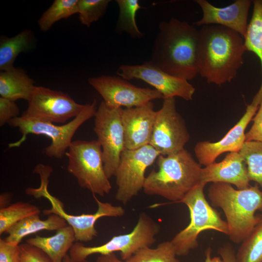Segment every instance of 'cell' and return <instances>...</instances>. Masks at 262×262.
I'll return each mask as SVG.
<instances>
[{"instance_id": "1", "label": "cell", "mask_w": 262, "mask_h": 262, "mask_svg": "<svg viewBox=\"0 0 262 262\" xmlns=\"http://www.w3.org/2000/svg\"><path fill=\"white\" fill-rule=\"evenodd\" d=\"M149 60L173 76L190 81L198 74L199 30L186 21H162Z\"/></svg>"}, {"instance_id": "2", "label": "cell", "mask_w": 262, "mask_h": 262, "mask_svg": "<svg viewBox=\"0 0 262 262\" xmlns=\"http://www.w3.org/2000/svg\"><path fill=\"white\" fill-rule=\"evenodd\" d=\"M246 49L238 33L217 25L199 30L198 74L209 83L230 82L244 63Z\"/></svg>"}, {"instance_id": "3", "label": "cell", "mask_w": 262, "mask_h": 262, "mask_svg": "<svg viewBox=\"0 0 262 262\" xmlns=\"http://www.w3.org/2000/svg\"><path fill=\"white\" fill-rule=\"evenodd\" d=\"M208 197L211 205L223 211L228 226L229 240L242 243L262 217L256 216L262 212V190L257 184L243 189H236L231 184L213 183L209 187Z\"/></svg>"}, {"instance_id": "4", "label": "cell", "mask_w": 262, "mask_h": 262, "mask_svg": "<svg viewBox=\"0 0 262 262\" xmlns=\"http://www.w3.org/2000/svg\"><path fill=\"white\" fill-rule=\"evenodd\" d=\"M156 163L158 170L153 169L146 178L143 189L146 195L179 202L201 182L200 164L185 149L160 155Z\"/></svg>"}, {"instance_id": "5", "label": "cell", "mask_w": 262, "mask_h": 262, "mask_svg": "<svg viewBox=\"0 0 262 262\" xmlns=\"http://www.w3.org/2000/svg\"><path fill=\"white\" fill-rule=\"evenodd\" d=\"M97 100L85 104L83 110L70 122L58 126L53 123L22 115L13 118L9 125L17 128L22 134L17 141L9 144V148L19 147L28 134L44 135L51 139V143L44 149V153L50 158L62 159L72 143V138L80 126L94 117L96 113Z\"/></svg>"}, {"instance_id": "6", "label": "cell", "mask_w": 262, "mask_h": 262, "mask_svg": "<svg viewBox=\"0 0 262 262\" xmlns=\"http://www.w3.org/2000/svg\"><path fill=\"white\" fill-rule=\"evenodd\" d=\"M206 184L200 182L191 189L179 202L188 207L190 221L188 226L171 240L177 256H186L198 246L199 234L206 230L215 231L228 235L227 222L213 208L206 199L204 188Z\"/></svg>"}, {"instance_id": "7", "label": "cell", "mask_w": 262, "mask_h": 262, "mask_svg": "<svg viewBox=\"0 0 262 262\" xmlns=\"http://www.w3.org/2000/svg\"><path fill=\"white\" fill-rule=\"evenodd\" d=\"M67 150V169L76 178L79 185L93 195L103 197L108 194L112 186L105 171L101 147L98 141L75 140Z\"/></svg>"}, {"instance_id": "8", "label": "cell", "mask_w": 262, "mask_h": 262, "mask_svg": "<svg viewBox=\"0 0 262 262\" xmlns=\"http://www.w3.org/2000/svg\"><path fill=\"white\" fill-rule=\"evenodd\" d=\"M160 227L146 213L140 214L137 223L129 233L113 236L107 242L94 246H87L82 242L74 243L69 255L76 262H86L93 254L106 255L119 252L121 259L126 261L136 252L145 247H151L156 241Z\"/></svg>"}, {"instance_id": "9", "label": "cell", "mask_w": 262, "mask_h": 262, "mask_svg": "<svg viewBox=\"0 0 262 262\" xmlns=\"http://www.w3.org/2000/svg\"><path fill=\"white\" fill-rule=\"evenodd\" d=\"M49 182L41 183L37 188H29L28 194L35 198L44 197L50 202L51 208L43 211L45 215L54 213L64 218L74 230L76 241L87 242L92 241L98 234L95 225L97 221L103 217H118L125 214V210L120 206H115L109 202H103L95 196L93 197L98 205L97 211L92 214L72 215L66 212L63 203L52 196L48 189Z\"/></svg>"}, {"instance_id": "10", "label": "cell", "mask_w": 262, "mask_h": 262, "mask_svg": "<svg viewBox=\"0 0 262 262\" xmlns=\"http://www.w3.org/2000/svg\"><path fill=\"white\" fill-rule=\"evenodd\" d=\"M160 155L149 144L136 149H124L115 176L117 201L126 204L143 189L146 169Z\"/></svg>"}, {"instance_id": "11", "label": "cell", "mask_w": 262, "mask_h": 262, "mask_svg": "<svg viewBox=\"0 0 262 262\" xmlns=\"http://www.w3.org/2000/svg\"><path fill=\"white\" fill-rule=\"evenodd\" d=\"M122 109L110 108L102 101L94 116V131L101 147L104 169L109 179L115 176L125 149Z\"/></svg>"}, {"instance_id": "12", "label": "cell", "mask_w": 262, "mask_h": 262, "mask_svg": "<svg viewBox=\"0 0 262 262\" xmlns=\"http://www.w3.org/2000/svg\"><path fill=\"white\" fill-rule=\"evenodd\" d=\"M190 138L185 122L176 109L175 98H164L156 112L149 145L160 155H166L183 149Z\"/></svg>"}, {"instance_id": "13", "label": "cell", "mask_w": 262, "mask_h": 262, "mask_svg": "<svg viewBox=\"0 0 262 262\" xmlns=\"http://www.w3.org/2000/svg\"><path fill=\"white\" fill-rule=\"evenodd\" d=\"M28 103L22 115L62 124L76 117L85 106L76 102L67 94L42 86H35Z\"/></svg>"}, {"instance_id": "14", "label": "cell", "mask_w": 262, "mask_h": 262, "mask_svg": "<svg viewBox=\"0 0 262 262\" xmlns=\"http://www.w3.org/2000/svg\"><path fill=\"white\" fill-rule=\"evenodd\" d=\"M88 83L110 108L134 107L152 100L164 98L163 95L157 90L137 87L118 76L91 77L88 79Z\"/></svg>"}, {"instance_id": "15", "label": "cell", "mask_w": 262, "mask_h": 262, "mask_svg": "<svg viewBox=\"0 0 262 262\" xmlns=\"http://www.w3.org/2000/svg\"><path fill=\"white\" fill-rule=\"evenodd\" d=\"M116 74L127 81L137 79L147 82L160 92L164 98L178 97L191 100L195 92V87L188 81L168 74L149 61L141 65H122Z\"/></svg>"}, {"instance_id": "16", "label": "cell", "mask_w": 262, "mask_h": 262, "mask_svg": "<svg viewBox=\"0 0 262 262\" xmlns=\"http://www.w3.org/2000/svg\"><path fill=\"white\" fill-rule=\"evenodd\" d=\"M258 108L259 106L251 103L247 105L239 121L220 140L215 142H197L194 151L198 163L206 166L215 162L216 159L223 153L239 152L246 142L245 130Z\"/></svg>"}, {"instance_id": "17", "label": "cell", "mask_w": 262, "mask_h": 262, "mask_svg": "<svg viewBox=\"0 0 262 262\" xmlns=\"http://www.w3.org/2000/svg\"><path fill=\"white\" fill-rule=\"evenodd\" d=\"M202 11V18L193 23L197 26L217 25L231 29L244 37L247 28V18L252 3L250 0H237L224 7H218L206 0H196Z\"/></svg>"}, {"instance_id": "18", "label": "cell", "mask_w": 262, "mask_h": 262, "mask_svg": "<svg viewBox=\"0 0 262 262\" xmlns=\"http://www.w3.org/2000/svg\"><path fill=\"white\" fill-rule=\"evenodd\" d=\"M156 112L151 101L137 107L122 108L121 117L125 148L136 149L149 144Z\"/></svg>"}, {"instance_id": "19", "label": "cell", "mask_w": 262, "mask_h": 262, "mask_svg": "<svg viewBox=\"0 0 262 262\" xmlns=\"http://www.w3.org/2000/svg\"><path fill=\"white\" fill-rule=\"evenodd\" d=\"M201 182L206 184L226 183L235 185L238 189L250 186L247 166L239 152H229L221 162L202 168Z\"/></svg>"}, {"instance_id": "20", "label": "cell", "mask_w": 262, "mask_h": 262, "mask_svg": "<svg viewBox=\"0 0 262 262\" xmlns=\"http://www.w3.org/2000/svg\"><path fill=\"white\" fill-rule=\"evenodd\" d=\"M66 221L59 215L52 213L45 220L39 214L29 216L15 224L5 232L4 239L10 244L18 246L25 237L42 230H58L67 225Z\"/></svg>"}, {"instance_id": "21", "label": "cell", "mask_w": 262, "mask_h": 262, "mask_svg": "<svg viewBox=\"0 0 262 262\" xmlns=\"http://www.w3.org/2000/svg\"><path fill=\"white\" fill-rule=\"evenodd\" d=\"M75 241L76 240L74 230L67 225L57 230L52 236L42 237L37 235L28 239L26 243L42 250L52 262H63Z\"/></svg>"}, {"instance_id": "22", "label": "cell", "mask_w": 262, "mask_h": 262, "mask_svg": "<svg viewBox=\"0 0 262 262\" xmlns=\"http://www.w3.org/2000/svg\"><path fill=\"white\" fill-rule=\"evenodd\" d=\"M35 87L34 81L21 68L14 66L0 72V97L28 101Z\"/></svg>"}, {"instance_id": "23", "label": "cell", "mask_w": 262, "mask_h": 262, "mask_svg": "<svg viewBox=\"0 0 262 262\" xmlns=\"http://www.w3.org/2000/svg\"><path fill=\"white\" fill-rule=\"evenodd\" d=\"M253 4L251 18L244 36L246 51L254 53L259 59L262 69V82L251 104L259 106L262 101V0H252Z\"/></svg>"}, {"instance_id": "24", "label": "cell", "mask_w": 262, "mask_h": 262, "mask_svg": "<svg viewBox=\"0 0 262 262\" xmlns=\"http://www.w3.org/2000/svg\"><path fill=\"white\" fill-rule=\"evenodd\" d=\"M33 33L24 30L12 37L1 36L0 40V70L4 71L14 67V64L18 55L30 48Z\"/></svg>"}, {"instance_id": "25", "label": "cell", "mask_w": 262, "mask_h": 262, "mask_svg": "<svg viewBox=\"0 0 262 262\" xmlns=\"http://www.w3.org/2000/svg\"><path fill=\"white\" fill-rule=\"evenodd\" d=\"M119 8V16L115 31L120 33H128L134 38L143 37L136 21L137 12L142 7L137 0H116Z\"/></svg>"}, {"instance_id": "26", "label": "cell", "mask_w": 262, "mask_h": 262, "mask_svg": "<svg viewBox=\"0 0 262 262\" xmlns=\"http://www.w3.org/2000/svg\"><path fill=\"white\" fill-rule=\"evenodd\" d=\"M78 0H55L38 20L40 30L47 32L59 20L78 14Z\"/></svg>"}, {"instance_id": "27", "label": "cell", "mask_w": 262, "mask_h": 262, "mask_svg": "<svg viewBox=\"0 0 262 262\" xmlns=\"http://www.w3.org/2000/svg\"><path fill=\"white\" fill-rule=\"evenodd\" d=\"M175 247L170 241L160 243L156 247L140 249L125 262H180Z\"/></svg>"}, {"instance_id": "28", "label": "cell", "mask_w": 262, "mask_h": 262, "mask_svg": "<svg viewBox=\"0 0 262 262\" xmlns=\"http://www.w3.org/2000/svg\"><path fill=\"white\" fill-rule=\"evenodd\" d=\"M40 209L35 205L19 201L0 209V234L12 226L33 215L39 214Z\"/></svg>"}, {"instance_id": "29", "label": "cell", "mask_w": 262, "mask_h": 262, "mask_svg": "<svg viewBox=\"0 0 262 262\" xmlns=\"http://www.w3.org/2000/svg\"><path fill=\"white\" fill-rule=\"evenodd\" d=\"M236 258L237 262H262V219L241 243Z\"/></svg>"}, {"instance_id": "30", "label": "cell", "mask_w": 262, "mask_h": 262, "mask_svg": "<svg viewBox=\"0 0 262 262\" xmlns=\"http://www.w3.org/2000/svg\"><path fill=\"white\" fill-rule=\"evenodd\" d=\"M239 153L246 163L250 181L262 190V143L246 141Z\"/></svg>"}, {"instance_id": "31", "label": "cell", "mask_w": 262, "mask_h": 262, "mask_svg": "<svg viewBox=\"0 0 262 262\" xmlns=\"http://www.w3.org/2000/svg\"><path fill=\"white\" fill-rule=\"evenodd\" d=\"M110 0H78V14L81 23L89 27L105 13Z\"/></svg>"}, {"instance_id": "32", "label": "cell", "mask_w": 262, "mask_h": 262, "mask_svg": "<svg viewBox=\"0 0 262 262\" xmlns=\"http://www.w3.org/2000/svg\"><path fill=\"white\" fill-rule=\"evenodd\" d=\"M21 262H52L42 250L27 243L19 245Z\"/></svg>"}, {"instance_id": "33", "label": "cell", "mask_w": 262, "mask_h": 262, "mask_svg": "<svg viewBox=\"0 0 262 262\" xmlns=\"http://www.w3.org/2000/svg\"><path fill=\"white\" fill-rule=\"evenodd\" d=\"M19 109L15 101L0 97V126L9 124L13 119L19 116Z\"/></svg>"}, {"instance_id": "34", "label": "cell", "mask_w": 262, "mask_h": 262, "mask_svg": "<svg viewBox=\"0 0 262 262\" xmlns=\"http://www.w3.org/2000/svg\"><path fill=\"white\" fill-rule=\"evenodd\" d=\"M0 239V262H21L19 246Z\"/></svg>"}, {"instance_id": "35", "label": "cell", "mask_w": 262, "mask_h": 262, "mask_svg": "<svg viewBox=\"0 0 262 262\" xmlns=\"http://www.w3.org/2000/svg\"><path fill=\"white\" fill-rule=\"evenodd\" d=\"M252 120L253 123L245 134L246 141H257L262 143V101Z\"/></svg>"}, {"instance_id": "36", "label": "cell", "mask_w": 262, "mask_h": 262, "mask_svg": "<svg viewBox=\"0 0 262 262\" xmlns=\"http://www.w3.org/2000/svg\"><path fill=\"white\" fill-rule=\"evenodd\" d=\"M218 253L222 258L223 262H237L236 253L229 244L224 245L218 248ZM204 262H214L211 258V249L208 247L205 251Z\"/></svg>"}, {"instance_id": "37", "label": "cell", "mask_w": 262, "mask_h": 262, "mask_svg": "<svg viewBox=\"0 0 262 262\" xmlns=\"http://www.w3.org/2000/svg\"><path fill=\"white\" fill-rule=\"evenodd\" d=\"M96 262H125V261L120 260L115 253H113L106 255H99L97 257Z\"/></svg>"}, {"instance_id": "38", "label": "cell", "mask_w": 262, "mask_h": 262, "mask_svg": "<svg viewBox=\"0 0 262 262\" xmlns=\"http://www.w3.org/2000/svg\"><path fill=\"white\" fill-rule=\"evenodd\" d=\"M12 198L11 194L8 193H2L0 196V208L8 206V203Z\"/></svg>"}, {"instance_id": "39", "label": "cell", "mask_w": 262, "mask_h": 262, "mask_svg": "<svg viewBox=\"0 0 262 262\" xmlns=\"http://www.w3.org/2000/svg\"><path fill=\"white\" fill-rule=\"evenodd\" d=\"M63 262H76L73 261L69 254H67L63 259Z\"/></svg>"}]
</instances>
